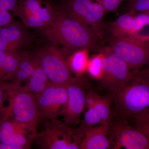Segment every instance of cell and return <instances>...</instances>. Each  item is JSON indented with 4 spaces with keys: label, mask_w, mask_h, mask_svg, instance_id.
<instances>
[{
    "label": "cell",
    "mask_w": 149,
    "mask_h": 149,
    "mask_svg": "<svg viewBox=\"0 0 149 149\" xmlns=\"http://www.w3.org/2000/svg\"><path fill=\"white\" fill-rule=\"evenodd\" d=\"M35 135L28 128L4 113L0 115V143L18 149L29 148Z\"/></svg>",
    "instance_id": "11"
},
{
    "label": "cell",
    "mask_w": 149,
    "mask_h": 149,
    "mask_svg": "<svg viewBox=\"0 0 149 149\" xmlns=\"http://www.w3.org/2000/svg\"><path fill=\"white\" fill-rule=\"evenodd\" d=\"M41 30L69 55L83 49L97 53L106 46L103 37L61 9L56 10L53 20Z\"/></svg>",
    "instance_id": "1"
},
{
    "label": "cell",
    "mask_w": 149,
    "mask_h": 149,
    "mask_svg": "<svg viewBox=\"0 0 149 149\" xmlns=\"http://www.w3.org/2000/svg\"><path fill=\"white\" fill-rule=\"evenodd\" d=\"M19 0H0V10L13 12L18 5Z\"/></svg>",
    "instance_id": "27"
},
{
    "label": "cell",
    "mask_w": 149,
    "mask_h": 149,
    "mask_svg": "<svg viewBox=\"0 0 149 149\" xmlns=\"http://www.w3.org/2000/svg\"><path fill=\"white\" fill-rule=\"evenodd\" d=\"M10 12L0 10V30L13 20L14 15Z\"/></svg>",
    "instance_id": "26"
},
{
    "label": "cell",
    "mask_w": 149,
    "mask_h": 149,
    "mask_svg": "<svg viewBox=\"0 0 149 149\" xmlns=\"http://www.w3.org/2000/svg\"><path fill=\"white\" fill-rule=\"evenodd\" d=\"M108 47L132 70L149 64V42L137 35L112 37Z\"/></svg>",
    "instance_id": "4"
},
{
    "label": "cell",
    "mask_w": 149,
    "mask_h": 149,
    "mask_svg": "<svg viewBox=\"0 0 149 149\" xmlns=\"http://www.w3.org/2000/svg\"><path fill=\"white\" fill-rule=\"evenodd\" d=\"M19 50L16 46L8 43L0 37V52H11Z\"/></svg>",
    "instance_id": "29"
},
{
    "label": "cell",
    "mask_w": 149,
    "mask_h": 149,
    "mask_svg": "<svg viewBox=\"0 0 149 149\" xmlns=\"http://www.w3.org/2000/svg\"><path fill=\"white\" fill-rule=\"evenodd\" d=\"M24 53L19 51H15L9 52L7 54L0 69L1 81H6L15 71L22 59Z\"/></svg>",
    "instance_id": "21"
},
{
    "label": "cell",
    "mask_w": 149,
    "mask_h": 149,
    "mask_svg": "<svg viewBox=\"0 0 149 149\" xmlns=\"http://www.w3.org/2000/svg\"><path fill=\"white\" fill-rule=\"evenodd\" d=\"M131 1H134V0H131Z\"/></svg>",
    "instance_id": "35"
},
{
    "label": "cell",
    "mask_w": 149,
    "mask_h": 149,
    "mask_svg": "<svg viewBox=\"0 0 149 149\" xmlns=\"http://www.w3.org/2000/svg\"><path fill=\"white\" fill-rule=\"evenodd\" d=\"M132 1L130 6V11L135 13L149 11V0Z\"/></svg>",
    "instance_id": "24"
},
{
    "label": "cell",
    "mask_w": 149,
    "mask_h": 149,
    "mask_svg": "<svg viewBox=\"0 0 149 149\" xmlns=\"http://www.w3.org/2000/svg\"><path fill=\"white\" fill-rule=\"evenodd\" d=\"M123 1H125V0H123Z\"/></svg>",
    "instance_id": "36"
},
{
    "label": "cell",
    "mask_w": 149,
    "mask_h": 149,
    "mask_svg": "<svg viewBox=\"0 0 149 149\" xmlns=\"http://www.w3.org/2000/svg\"><path fill=\"white\" fill-rule=\"evenodd\" d=\"M110 122L100 124L96 127L83 126L82 128L84 133L80 149L111 148L109 138Z\"/></svg>",
    "instance_id": "13"
},
{
    "label": "cell",
    "mask_w": 149,
    "mask_h": 149,
    "mask_svg": "<svg viewBox=\"0 0 149 149\" xmlns=\"http://www.w3.org/2000/svg\"><path fill=\"white\" fill-rule=\"evenodd\" d=\"M35 56L50 83L67 85L74 80L66 60L56 47H44L37 51Z\"/></svg>",
    "instance_id": "8"
},
{
    "label": "cell",
    "mask_w": 149,
    "mask_h": 149,
    "mask_svg": "<svg viewBox=\"0 0 149 149\" xmlns=\"http://www.w3.org/2000/svg\"><path fill=\"white\" fill-rule=\"evenodd\" d=\"M74 134L67 124L55 119L44 131L37 133L34 139L42 149H80V137Z\"/></svg>",
    "instance_id": "7"
},
{
    "label": "cell",
    "mask_w": 149,
    "mask_h": 149,
    "mask_svg": "<svg viewBox=\"0 0 149 149\" xmlns=\"http://www.w3.org/2000/svg\"><path fill=\"white\" fill-rule=\"evenodd\" d=\"M35 66L30 77L24 86L18 87L22 91L36 94L45 90L50 81L35 55Z\"/></svg>",
    "instance_id": "18"
},
{
    "label": "cell",
    "mask_w": 149,
    "mask_h": 149,
    "mask_svg": "<svg viewBox=\"0 0 149 149\" xmlns=\"http://www.w3.org/2000/svg\"><path fill=\"white\" fill-rule=\"evenodd\" d=\"M140 38L143 40H146L149 42V36H139Z\"/></svg>",
    "instance_id": "32"
},
{
    "label": "cell",
    "mask_w": 149,
    "mask_h": 149,
    "mask_svg": "<svg viewBox=\"0 0 149 149\" xmlns=\"http://www.w3.org/2000/svg\"><path fill=\"white\" fill-rule=\"evenodd\" d=\"M35 64V55L32 56L24 53L18 67L6 81L17 86H21L22 83L27 82L29 79L34 69Z\"/></svg>",
    "instance_id": "19"
},
{
    "label": "cell",
    "mask_w": 149,
    "mask_h": 149,
    "mask_svg": "<svg viewBox=\"0 0 149 149\" xmlns=\"http://www.w3.org/2000/svg\"><path fill=\"white\" fill-rule=\"evenodd\" d=\"M100 96L93 91H90L86 95L85 107L88 109L92 107L100 98Z\"/></svg>",
    "instance_id": "28"
},
{
    "label": "cell",
    "mask_w": 149,
    "mask_h": 149,
    "mask_svg": "<svg viewBox=\"0 0 149 149\" xmlns=\"http://www.w3.org/2000/svg\"><path fill=\"white\" fill-rule=\"evenodd\" d=\"M18 5L40 19L46 25L50 23L54 16L55 10L42 0H19Z\"/></svg>",
    "instance_id": "17"
},
{
    "label": "cell",
    "mask_w": 149,
    "mask_h": 149,
    "mask_svg": "<svg viewBox=\"0 0 149 149\" xmlns=\"http://www.w3.org/2000/svg\"><path fill=\"white\" fill-rule=\"evenodd\" d=\"M35 95L42 118L54 120L61 114L67 101V85L50 82L45 90Z\"/></svg>",
    "instance_id": "9"
},
{
    "label": "cell",
    "mask_w": 149,
    "mask_h": 149,
    "mask_svg": "<svg viewBox=\"0 0 149 149\" xmlns=\"http://www.w3.org/2000/svg\"><path fill=\"white\" fill-rule=\"evenodd\" d=\"M109 138L111 148L149 149V142L140 130L120 120L110 127Z\"/></svg>",
    "instance_id": "10"
},
{
    "label": "cell",
    "mask_w": 149,
    "mask_h": 149,
    "mask_svg": "<svg viewBox=\"0 0 149 149\" xmlns=\"http://www.w3.org/2000/svg\"><path fill=\"white\" fill-rule=\"evenodd\" d=\"M89 51L86 49L78 50L69 55L66 61L70 71L77 77H81L87 71L89 60Z\"/></svg>",
    "instance_id": "20"
},
{
    "label": "cell",
    "mask_w": 149,
    "mask_h": 149,
    "mask_svg": "<svg viewBox=\"0 0 149 149\" xmlns=\"http://www.w3.org/2000/svg\"><path fill=\"white\" fill-rule=\"evenodd\" d=\"M8 100V95L3 81L0 80V115L4 109L5 102Z\"/></svg>",
    "instance_id": "30"
},
{
    "label": "cell",
    "mask_w": 149,
    "mask_h": 149,
    "mask_svg": "<svg viewBox=\"0 0 149 149\" xmlns=\"http://www.w3.org/2000/svg\"><path fill=\"white\" fill-rule=\"evenodd\" d=\"M103 7L106 12L113 11L117 9L123 0H94Z\"/></svg>",
    "instance_id": "25"
},
{
    "label": "cell",
    "mask_w": 149,
    "mask_h": 149,
    "mask_svg": "<svg viewBox=\"0 0 149 149\" xmlns=\"http://www.w3.org/2000/svg\"><path fill=\"white\" fill-rule=\"evenodd\" d=\"M144 13H145L148 14L149 15V11L145 12Z\"/></svg>",
    "instance_id": "33"
},
{
    "label": "cell",
    "mask_w": 149,
    "mask_h": 149,
    "mask_svg": "<svg viewBox=\"0 0 149 149\" xmlns=\"http://www.w3.org/2000/svg\"><path fill=\"white\" fill-rule=\"evenodd\" d=\"M136 14L132 12L121 15L109 27L112 37H123L136 35L143 27L137 20Z\"/></svg>",
    "instance_id": "15"
},
{
    "label": "cell",
    "mask_w": 149,
    "mask_h": 149,
    "mask_svg": "<svg viewBox=\"0 0 149 149\" xmlns=\"http://www.w3.org/2000/svg\"><path fill=\"white\" fill-rule=\"evenodd\" d=\"M114 95L110 94L100 97L92 107L88 109L84 116V126L104 124L111 120V105Z\"/></svg>",
    "instance_id": "14"
},
{
    "label": "cell",
    "mask_w": 149,
    "mask_h": 149,
    "mask_svg": "<svg viewBox=\"0 0 149 149\" xmlns=\"http://www.w3.org/2000/svg\"><path fill=\"white\" fill-rule=\"evenodd\" d=\"M104 64L103 54L97 53L89 59L87 71L93 78L100 80L103 75Z\"/></svg>",
    "instance_id": "22"
},
{
    "label": "cell",
    "mask_w": 149,
    "mask_h": 149,
    "mask_svg": "<svg viewBox=\"0 0 149 149\" xmlns=\"http://www.w3.org/2000/svg\"><path fill=\"white\" fill-rule=\"evenodd\" d=\"M104 56V73L102 87L110 94L116 95L133 76V71L127 63L105 46L101 52Z\"/></svg>",
    "instance_id": "5"
},
{
    "label": "cell",
    "mask_w": 149,
    "mask_h": 149,
    "mask_svg": "<svg viewBox=\"0 0 149 149\" xmlns=\"http://www.w3.org/2000/svg\"><path fill=\"white\" fill-rule=\"evenodd\" d=\"M9 52H0V69L6 56Z\"/></svg>",
    "instance_id": "31"
},
{
    "label": "cell",
    "mask_w": 149,
    "mask_h": 149,
    "mask_svg": "<svg viewBox=\"0 0 149 149\" xmlns=\"http://www.w3.org/2000/svg\"><path fill=\"white\" fill-rule=\"evenodd\" d=\"M3 82L9 102L6 112L36 136L37 126L42 117L35 94L22 91L8 81Z\"/></svg>",
    "instance_id": "3"
},
{
    "label": "cell",
    "mask_w": 149,
    "mask_h": 149,
    "mask_svg": "<svg viewBox=\"0 0 149 149\" xmlns=\"http://www.w3.org/2000/svg\"><path fill=\"white\" fill-rule=\"evenodd\" d=\"M133 119L135 128L146 136L149 142V113Z\"/></svg>",
    "instance_id": "23"
},
{
    "label": "cell",
    "mask_w": 149,
    "mask_h": 149,
    "mask_svg": "<svg viewBox=\"0 0 149 149\" xmlns=\"http://www.w3.org/2000/svg\"><path fill=\"white\" fill-rule=\"evenodd\" d=\"M80 77L74 78L67 85V101L61 115L68 125L79 123L80 116L85 107L86 95L84 88L79 84Z\"/></svg>",
    "instance_id": "12"
},
{
    "label": "cell",
    "mask_w": 149,
    "mask_h": 149,
    "mask_svg": "<svg viewBox=\"0 0 149 149\" xmlns=\"http://www.w3.org/2000/svg\"><path fill=\"white\" fill-rule=\"evenodd\" d=\"M148 65V70H149V64Z\"/></svg>",
    "instance_id": "34"
},
{
    "label": "cell",
    "mask_w": 149,
    "mask_h": 149,
    "mask_svg": "<svg viewBox=\"0 0 149 149\" xmlns=\"http://www.w3.org/2000/svg\"><path fill=\"white\" fill-rule=\"evenodd\" d=\"M133 71V77L113 99L120 120L126 122L149 113V70Z\"/></svg>",
    "instance_id": "2"
},
{
    "label": "cell",
    "mask_w": 149,
    "mask_h": 149,
    "mask_svg": "<svg viewBox=\"0 0 149 149\" xmlns=\"http://www.w3.org/2000/svg\"><path fill=\"white\" fill-rule=\"evenodd\" d=\"M26 27L23 23L13 19L0 30V37L19 49L29 40Z\"/></svg>",
    "instance_id": "16"
},
{
    "label": "cell",
    "mask_w": 149,
    "mask_h": 149,
    "mask_svg": "<svg viewBox=\"0 0 149 149\" xmlns=\"http://www.w3.org/2000/svg\"><path fill=\"white\" fill-rule=\"evenodd\" d=\"M60 9L103 37V19L106 12L100 3L94 0H67Z\"/></svg>",
    "instance_id": "6"
}]
</instances>
